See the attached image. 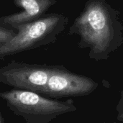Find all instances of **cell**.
<instances>
[{
    "mask_svg": "<svg viewBox=\"0 0 123 123\" xmlns=\"http://www.w3.org/2000/svg\"><path fill=\"white\" fill-rule=\"evenodd\" d=\"M53 66L11 62L0 67V84L17 90L44 94Z\"/></svg>",
    "mask_w": 123,
    "mask_h": 123,
    "instance_id": "277c9868",
    "label": "cell"
},
{
    "mask_svg": "<svg viewBox=\"0 0 123 123\" xmlns=\"http://www.w3.org/2000/svg\"><path fill=\"white\" fill-rule=\"evenodd\" d=\"M14 5L21 8L20 12L0 17V24L13 27L33 22L44 14L50 7L57 3L56 0H13Z\"/></svg>",
    "mask_w": 123,
    "mask_h": 123,
    "instance_id": "8992f818",
    "label": "cell"
},
{
    "mask_svg": "<svg viewBox=\"0 0 123 123\" xmlns=\"http://www.w3.org/2000/svg\"><path fill=\"white\" fill-rule=\"evenodd\" d=\"M0 123H6L4 120V118H3V117L1 115V112H0Z\"/></svg>",
    "mask_w": 123,
    "mask_h": 123,
    "instance_id": "9c48e42d",
    "label": "cell"
},
{
    "mask_svg": "<svg viewBox=\"0 0 123 123\" xmlns=\"http://www.w3.org/2000/svg\"><path fill=\"white\" fill-rule=\"evenodd\" d=\"M17 32V31L15 29L0 24V47L12 40Z\"/></svg>",
    "mask_w": 123,
    "mask_h": 123,
    "instance_id": "52a82bcc",
    "label": "cell"
},
{
    "mask_svg": "<svg viewBox=\"0 0 123 123\" xmlns=\"http://www.w3.org/2000/svg\"><path fill=\"white\" fill-rule=\"evenodd\" d=\"M68 23V17L50 13L33 22L14 26L12 28L17 32L12 40L0 47V59L55 43Z\"/></svg>",
    "mask_w": 123,
    "mask_h": 123,
    "instance_id": "7a4b0ae2",
    "label": "cell"
},
{
    "mask_svg": "<svg viewBox=\"0 0 123 123\" xmlns=\"http://www.w3.org/2000/svg\"><path fill=\"white\" fill-rule=\"evenodd\" d=\"M117 110H118L117 119L123 122V94H122V98H121L120 102L118 107H117Z\"/></svg>",
    "mask_w": 123,
    "mask_h": 123,
    "instance_id": "ba28073f",
    "label": "cell"
},
{
    "mask_svg": "<svg viewBox=\"0 0 123 123\" xmlns=\"http://www.w3.org/2000/svg\"><path fill=\"white\" fill-rule=\"evenodd\" d=\"M0 98L27 123H48L63 114L76 110L71 100L60 102L27 91L13 89L0 92Z\"/></svg>",
    "mask_w": 123,
    "mask_h": 123,
    "instance_id": "3957f363",
    "label": "cell"
},
{
    "mask_svg": "<svg viewBox=\"0 0 123 123\" xmlns=\"http://www.w3.org/2000/svg\"><path fill=\"white\" fill-rule=\"evenodd\" d=\"M119 14L106 0H88L68 33L80 37L79 46L89 48L91 58L106 59L123 43V25Z\"/></svg>",
    "mask_w": 123,
    "mask_h": 123,
    "instance_id": "6da1fadb",
    "label": "cell"
},
{
    "mask_svg": "<svg viewBox=\"0 0 123 123\" xmlns=\"http://www.w3.org/2000/svg\"><path fill=\"white\" fill-rule=\"evenodd\" d=\"M97 84L91 79L55 67L44 94L53 97L86 95L94 92Z\"/></svg>",
    "mask_w": 123,
    "mask_h": 123,
    "instance_id": "5b68a950",
    "label": "cell"
}]
</instances>
